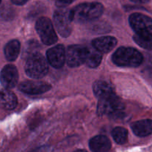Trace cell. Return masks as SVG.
Here are the masks:
<instances>
[{
	"label": "cell",
	"mask_w": 152,
	"mask_h": 152,
	"mask_svg": "<svg viewBox=\"0 0 152 152\" xmlns=\"http://www.w3.org/2000/svg\"><path fill=\"white\" fill-rule=\"evenodd\" d=\"M104 11V7L98 2H86L78 4L70 10L72 22H90L98 19Z\"/></svg>",
	"instance_id": "cell-1"
},
{
	"label": "cell",
	"mask_w": 152,
	"mask_h": 152,
	"mask_svg": "<svg viewBox=\"0 0 152 152\" xmlns=\"http://www.w3.org/2000/svg\"><path fill=\"white\" fill-rule=\"evenodd\" d=\"M47 60L52 67L60 68L63 67L66 61L65 48L62 45H58L49 49L46 53Z\"/></svg>",
	"instance_id": "cell-10"
},
{
	"label": "cell",
	"mask_w": 152,
	"mask_h": 152,
	"mask_svg": "<svg viewBox=\"0 0 152 152\" xmlns=\"http://www.w3.org/2000/svg\"><path fill=\"white\" fill-rule=\"evenodd\" d=\"M113 140L118 144H124L128 139V131L122 127H116L112 132Z\"/></svg>",
	"instance_id": "cell-19"
},
{
	"label": "cell",
	"mask_w": 152,
	"mask_h": 152,
	"mask_svg": "<svg viewBox=\"0 0 152 152\" xmlns=\"http://www.w3.org/2000/svg\"><path fill=\"white\" fill-rule=\"evenodd\" d=\"M74 152H87L86 150H83V149H78V150H76Z\"/></svg>",
	"instance_id": "cell-26"
},
{
	"label": "cell",
	"mask_w": 152,
	"mask_h": 152,
	"mask_svg": "<svg viewBox=\"0 0 152 152\" xmlns=\"http://www.w3.org/2000/svg\"><path fill=\"white\" fill-rule=\"evenodd\" d=\"M53 19L60 35L63 37H69L72 29V20L70 16V10L65 8L58 9L54 13Z\"/></svg>",
	"instance_id": "cell-6"
},
{
	"label": "cell",
	"mask_w": 152,
	"mask_h": 152,
	"mask_svg": "<svg viewBox=\"0 0 152 152\" xmlns=\"http://www.w3.org/2000/svg\"><path fill=\"white\" fill-rule=\"evenodd\" d=\"M134 40L143 48L152 50V37H141L135 34L134 36Z\"/></svg>",
	"instance_id": "cell-20"
},
{
	"label": "cell",
	"mask_w": 152,
	"mask_h": 152,
	"mask_svg": "<svg viewBox=\"0 0 152 152\" xmlns=\"http://www.w3.org/2000/svg\"><path fill=\"white\" fill-rule=\"evenodd\" d=\"M18 71L14 65H7L1 70L0 82L5 88L9 89L15 87L18 82Z\"/></svg>",
	"instance_id": "cell-9"
},
{
	"label": "cell",
	"mask_w": 152,
	"mask_h": 152,
	"mask_svg": "<svg viewBox=\"0 0 152 152\" xmlns=\"http://www.w3.org/2000/svg\"><path fill=\"white\" fill-rule=\"evenodd\" d=\"M74 1L75 0H56V5L60 8H64L69 4H72Z\"/></svg>",
	"instance_id": "cell-23"
},
{
	"label": "cell",
	"mask_w": 152,
	"mask_h": 152,
	"mask_svg": "<svg viewBox=\"0 0 152 152\" xmlns=\"http://www.w3.org/2000/svg\"><path fill=\"white\" fill-rule=\"evenodd\" d=\"M20 50V43L18 40H11L4 47V56L8 61H14Z\"/></svg>",
	"instance_id": "cell-17"
},
{
	"label": "cell",
	"mask_w": 152,
	"mask_h": 152,
	"mask_svg": "<svg viewBox=\"0 0 152 152\" xmlns=\"http://www.w3.org/2000/svg\"><path fill=\"white\" fill-rule=\"evenodd\" d=\"M112 60L118 66L136 68L142 64L143 56L141 53L135 48L121 47L113 53Z\"/></svg>",
	"instance_id": "cell-2"
},
{
	"label": "cell",
	"mask_w": 152,
	"mask_h": 152,
	"mask_svg": "<svg viewBox=\"0 0 152 152\" xmlns=\"http://www.w3.org/2000/svg\"><path fill=\"white\" fill-rule=\"evenodd\" d=\"M19 89L28 94H41L50 90L51 86L44 82L26 81L19 85Z\"/></svg>",
	"instance_id": "cell-11"
},
{
	"label": "cell",
	"mask_w": 152,
	"mask_h": 152,
	"mask_svg": "<svg viewBox=\"0 0 152 152\" xmlns=\"http://www.w3.org/2000/svg\"><path fill=\"white\" fill-rule=\"evenodd\" d=\"M25 69L28 77L34 79H40L46 75L49 67L43 55L36 53L28 57Z\"/></svg>",
	"instance_id": "cell-3"
},
{
	"label": "cell",
	"mask_w": 152,
	"mask_h": 152,
	"mask_svg": "<svg viewBox=\"0 0 152 152\" xmlns=\"http://www.w3.org/2000/svg\"><path fill=\"white\" fill-rule=\"evenodd\" d=\"M93 92L98 99H101L115 94V89L110 83L98 80L93 84Z\"/></svg>",
	"instance_id": "cell-15"
},
{
	"label": "cell",
	"mask_w": 152,
	"mask_h": 152,
	"mask_svg": "<svg viewBox=\"0 0 152 152\" xmlns=\"http://www.w3.org/2000/svg\"><path fill=\"white\" fill-rule=\"evenodd\" d=\"M10 1L16 5H23L28 0H10Z\"/></svg>",
	"instance_id": "cell-24"
},
{
	"label": "cell",
	"mask_w": 152,
	"mask_h": 152,
	"mask_svg": "<svg viewBox=\"0 0 152 152\" xmlns=\"http://www.w3.org/2000/svg\"><path fill=\"white\" fill-rule=\"evenodd\" d=\"M88 48L80 45H74L68 48L66 53V61L69 67L75 68L86 62Z\"/></svg>",
	"instance_id": "cell-8"
},
{
	"label": "cell",
	"mask_w": 152,
	"mask_h": 152,
	"mask_svg": "<svg viewBox=\"0 0 152 152\" xmlns=\"http://www.w3.org/2000/svg\"><path fill=\"white\" fill-rule=\"evenodd\" d=\"M101 59H102V55L101 52L98 51L93 47L91 48H88L87 56L85 62L87 66L92 68H96L100 65Z\"/></svg>",
	"instance_id": "cell-18"
},
{
	"label": "cell",
	"mask_w": 152,
	"mask_h": 152,
	"mask_svg": "<svg viewBox=\"0 0 152 152\" xmlns=\"http://www.w3.org/2000/svg\"><path fill=\"white\" fill-rule=\"evenodd\" d=\"M38 44L36 42H29L27 43V45L25 46L26 47L25 48V54H27L28 57H29L31 55V49L36 51V49L38 48Z\"/></svg>",
	"instance_id": "cell-22"
},
{
	"label": "cell",
	"mask_w": 152,
	"mask_h": 152,
	"mask_svg": "<svg viewBox=\"0 0 152 152\" xmlns=\"http://www.w3.org/2000/svg\"><path fill=\"white\" fill-rule=\"evenodd\" d=\"M89 145L92 152H107L111 148V142L107 137L98 135L89 140Z\"/></svg>",
	"instance_id": "cell-13"
},
{
	"label": "cell",
	"mask_w": 152,
	"mask_h": 152,
	"mask_svg": "<svg viewBox=\"0 0 152 152\" xmlns=\"http://www.w3.org/2000/svg\"><path fill=\"white\" fill-rule=\"evenodd\" d=\"M131 1L135 3H147L148 2L149 0H131Z\"/></svg>",
	"instance_id": "cell-25"
},
{
	"label": "cell",
	"mask_w": 152,
	"mask_h": 152,
	"mask_svg": "<svg viewBox=\"0 0 152 152\" xmlns=\"http://www.w3.org/2000/svg\"><path fill=\"white\" fill-rule=\"evenodd\" d=\"M131 129L137 136L146 137L152 134V120H142L131 125Z\"/></svg>",
	"instance_id": "cell-16"
},
{
	"label": "cell",
	"mask_w": 152,
	"mask_h": 152,
	"mask_svg": "<svg viewBox=\"0 0 152 152\" xmlns=\"http://www.w3.org/2000/svg\"><path fill=\"white\" fill-rule=\"evenodd\" d=\"M0 2H1V0H0Z\"/></svg>",
	"instance_id": "cell-27"
},
{
	"label": "cell",
	"mask_w": 152,
	"mask_h": 152,
	"mask_svg": "<svg viewBox=\"0 0 152 152\" xmlns=\"http://www.w3.org/2000/svg\"><path fill=\"white\" fill-rule=\"evenodd\" d=\"M125 108L122 99L115 94L99 99L97 113L99 116L113 115L120 113Z\"/></svg>",
	"instance_id": "cell-4"
},
{
	"label": "cell",
	"mask_w": 152,
	"mask_h": 152,
	"mask_svg": "<svg viewBox=\"0 0 152 152\" xmlns=\"http://www.w3.org/2000/svg\"><path fill=\"white\" fill-rule=\"evenodd\" d=\"M17 105V99L14 94L9 89H0V108L12 110Z\"/></svg>",
	"instance_id": "cell-14"
},
{
	"label": "cell",
	"mask_w": 152,
	"mask_h": 152,
	"mask_svg": "<svg viewBox=\"0 0 152 152\" xmlns=\"http://www.w3.org/2000/svg\"><path fill=\"white\" fill-rule=\"evenodd\" d=\"M129 23L136 34L141 37H152V19L139 13L129 17Z\"/></svg>",
	"instance_id": "cell-5"
},
{
	"label": "cell",
	"mask_w": 152,
	"mask_h": 152,
	"mask_svg": "<svg viewBox=\"0 0 152 152\" xmlns=\"http://www.w3.org/2000/svg\"><path fill=\"white\" fill-rule=\"evenodd\" d=\"M117 40L113 37H101L92 41V46L101 53H108L116 45Z\"/></svg>",
	"instance_id": "cell-12"
},
{
	"label": "cell",
	"mask_w": 152,
	"mask_h": 152,
	"mask_svg": "<svg viewBox=\"0 0 152 152\" xmlns=\"http://www.w3.org/2000/svg\"><path fill=\"white\" fill-rule=\"evenodd\" d=\"M36 30L42 42L45 45H51L58 40V37L49 18L40 17L36 22Z\"/></svg>",
	"instance_id": "cell-7"
},
{
	"label": "cell",
	"mask_w": 152,
	"mask_h": 152,
	"mask_svg": "<svg viewBox=\"0 0 152 152\" xmlns=\"http://www.w3.org/2000/svg\"><path fill=\"white\" fill-rule=\"evenodd\" d=\"M14 16V10L9 6H3L0 8V19L4 21L11 20Z\"/></svg>",
	"instance_id": "cell-21"
}]
</instances>
